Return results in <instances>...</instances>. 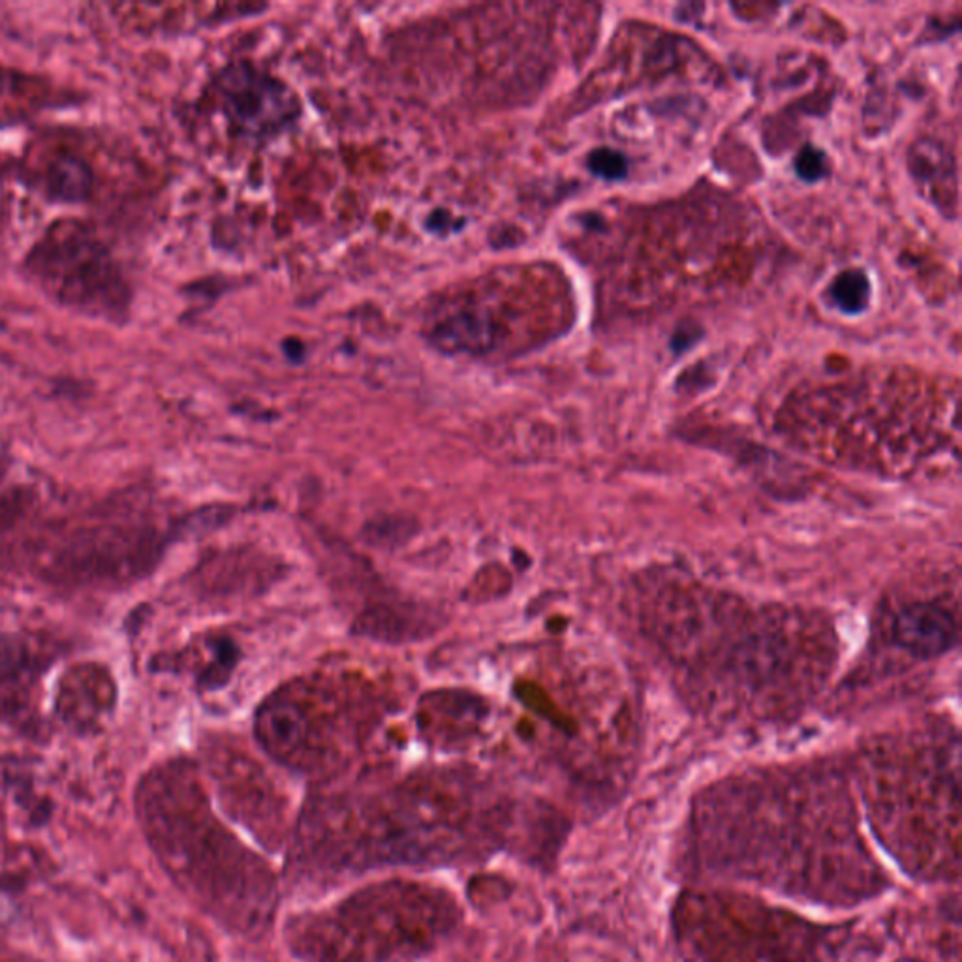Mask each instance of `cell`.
<instances>
[{
    "instance_id": "obj_1",
    "label": "cell",
    "mask_w": 962,
    "mask_h": 962,
    "mask_svg": "<svg viewBox=\"0 0 962 962\" xmlns=\"http://www.w3.org/2000/svg\"><path fill=\"white\" fill-rule=\"evenodd\" d=\"M512 803L468 776H419L376 795H331L307 809L296 855L318 874L448 865L506 844Z\"/></svg>"
},
{
    "instance_id": "obj_2",
    "label": "cell",
    "mask_w": 962,
    "mask_h": 962,
    "mask_svg": "<svg viewBox=\"0 0 962 962\" xmlns=\"http://www.w3.org/2000/svg\"><path fill=\"white\" fill-rule=\"evenodd\" d=\"M146 830L166 869L218 920L264 931L277 909V877L266 861L218 822L187 763H171L141 787Z\"/></svg>"
},
{
    "instance_id": "obj_3",
    "label": "cell",
    "mask_w": 962,
    "mask_h": 962,
    "mask_svg": "<svg viewBox=\"0 0 962 962\" xmlns=\"http://www.w3.org/2000/svg\"><path fill=\"white\" fill-rule=\"evenodd\" d=\"M457 921L459 909L443 890L394 880L297 918L288 940L307 962H386L435 948Z\"/></svg>"
},
{
    "instance_id": "obj_4",
    "label": "cell",
    "mask_w": 962,
    "mask_h": 962,
    "mask_svg": "<svg viewBox=\"0 0 962 962\" xmlns=\"http://www.w3.org/2000/svg\"><path fill=\"white\" fill-rule=\"evenodd\" d=\"M869 776L876 830L901 865L918 876H956L959 784L936 754Z\"/></svg>"
},
{
    "instance_id": "obj_5",
    "label": "cell",
    "mask_w": 962,
    "mask_h": 962,
    "mask_svg": "<svg viewBox=\"0 0 962 962\" xmlns=\"http://www.w3.org/2000/svg\"><path fill=\"white\" fill-rule=\"evenodd\" d=\"M677 929L705 962H839L842 948L830 929L713 893L683 899Z\"/></svg>"
},
{
    "instance_id": "obj_6",
    "label": "cell",
    "mask_w": 962,
    "mask_h": 962,
    "mask_svg": "<svg viewBox=\"0 0 962 962\" xmlns=\"http://www.w3.org/2000/svg\"><path fill=\"white\" fill-rule=\"evenodd\" d=\"M27 271L48 296L70 309L117 321L128 315L130 294L121 267L81 222L51 226L27 256Z\"/></svg>"
},
{
    "instance_id": "obj_7",
    "label": "cell",
    "mask_w": 962,
    "mask_h": 962,
    "mask_svg": "<svg viewBox=\"0 0 962 962\" xmlns=\"http://www.w3.org/2000/svg\"><path fill=\"white\" fill-rule=\"evenodd\" d=\"M334 692L315 683L290 684L269 697L256 716V735L277 762L304 773H321L340 762L350 730Z\"/></svg>"
},
{
    "instance_id": "obj_8",
    "label": "cell",
    "mask_w": 962,
    "mask_h": 962,
    "mask_svg": "<svg viewBox=\"0 0 962 962\" xmlns=\"http://www.w3.org/2000/svg\"><path fill=\"white\" fill-rule=\"evenodd\" d=\"M217 95L226 117L252 138L285 132L301 113L296 92L250 62H231L218 73Z\"/></svg>"
},
{
    "instance_id": "obj_9",
    "label": "cell",
    "mask_w": 962,
    "mask_h": 962,
    "mask_svg": "<svg viewBox=\"0 0 962 962\" xmlns=\"http://www.w3.org/2000/svg\"><path fill=\"white\" fill-rule=\"evenodd\" d=\"M956 621L950 609L934 602H915L902 607L893 624V636L904 651L932 658L956 643Z\"/></svg>"
},
{
    "instance_id": "obj_10",
    "label": "cell",
    "mask_w": 962,
    "mask_h": 962,
    "mask_svg": "<svg viewBox=\"0 0 962 962\" xmlns=\"http://www.w3.org/2000/svg\"><path fill=\"white\" fill-rule=\"evenodd\" d=\"M38 187L51 200L78 204L91 196L92 171L72 151H54L38 168Z\"/></svg>"
},
{
    "instance_id": "obj_11",
    "label": "cell",
    "mask_w": 962,
    "mask_h": 962,
    "mask_svg": "<svg viewBox=\"0 0 962 962\" xmlns=\"http://www.w3.org/2000/svg\"><path fill=\"white\" fill-rule=\"evenodd\" d=\"M46 102L48 87L42 81L0 68V119H18Z\"/></svg>"
},
{
    "instance_id": "obj_12",
    "label": "cell",
    "mask_w": 962,
    "mask_h": 962,
    "mask_svg": "<svg viewBox=\"0 0 962 962\" xmlns=\"http://www.w3.org/2000/svg\"><path fill=\"white\" fill-rule=\"evenodd\" d=\"M830 297L846 315H861L871 304V280L861 269H846L831 282Z\"/></svg>"
},
{
    "instance_id": "obj_13",
    "label": "cell",
    "mask_w": 962,
    "mask_h": 962,
    "mask_svg": "<svg viewBox=\"0 0 962 962\" xmlns=\"http://www.w3.org/2000/svg\"><path fill=\"white\" fill-rule=\"evenodd\" d=\"M34 667L32 648L18 634L0 632V688L19 683Z\"/></svg>"
},
{
    "instance_id": "obj_14",
    "label": "cell",
    "mask_w": 962,
    "mask_h": 962,
    "mask_svg": "<svg viewBox=\"0 0 962 962\" xmlns=\"http://www.w3.org/2000/svg\"><path fill=\"white\" fill-rule=\"evenodd\" d=\"M212 654H215V658L200 677V686L206 691H217L218 686H222L230 677L231 670L236 667L237 662L236 645L228 639H218V642L212 643Z\"/></svg>"
},
{
    "instance_id": "obj_15",
    "label": "cell",
    "mask_w": 962,
    "mask_h": 962,
    "mask_svg": "<svg viewBox=\"0 0 962 962\" xmlns=\"http://www.w3.org/2000/svg\"><path fill=\"white\" fill-rule=\"evenodd\" d=\"M588 170L593 171L594 176L602 177L606 181H623L624 177L628 176V160L623 152L602 147L594 149L588 155Z\"/></svg>"
},
{
    "instance_id": "obj_16",
    "label": "cell",
    "mask_w": 962,
    "mask_h": 962,
    "mask_svg": "<svg viewBox=\"0 0 962 962\" xmlns=\"http://www.w3.org/2000/svg\"><path fill=\"white\" fill-rule=\"evenodd\" d=\"M795 173L800 179L806 182L820 181L827 173V157L822 149L809 146L801 149L800 155L795 158Z\"/></svg>"
},
{
    "instance_id": "obj_17",
    "label": "cell",
    "mask_w": 962,
    "mask_h": 962,
    "mask_svg": "<svg viewBox=\"0 0 962 962\" xmlns=\"http://www.w3.org/2000/svg\"><path fill=\"white\" fill-rule=\"evenodd\" d=\"M692 329H678L677 334L673 335L672 348L673 351L686 350V348H691L694 343H696L700 337H694V334H691Z\"/></svg>"
}]
</instances>
